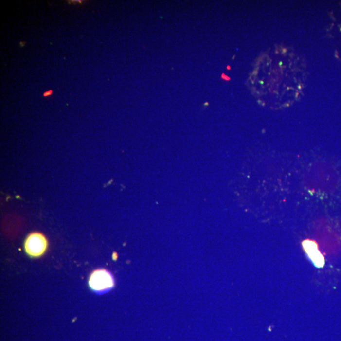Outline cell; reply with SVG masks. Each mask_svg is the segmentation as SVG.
Here are the masks:
<instances>
[{"instance_id": "6da1fadb", "label": "cell", "mask_w": 341, "mask_h": 341, "mask_svg": "<svg viewBox=\"0 0 341 341\" xmlns=\"http://www.w3.org/2000/svg\"><path fill=\"white\" fill-rule=\"evenodd\" d=\"M90 287L99 294L107 293L114 286V279L111 273L103 269H99L92 272L89 279Z\"/></svg>"}, {"instance_id": "277c9868", "label": "cell", "mask_w": 341, "mask_h": 341, "mask_svg": "<svg viewBox=\"0 0 341 341\" xmlns=\"http://www.w3.org/2000/svg\"><path fill=\"white\" fill-rule=\"evenodd\" d=\"M53 94V90H50L47 91V92H44L43 94V97H46L51 96Z\"/></svg>"}, {"instance_id": "3957f363", "label": "cell", "mask_w": 341, "mask_h": 341, "mask_svg": "<svg viewBox=\"0 0 341 341\" xmlns=\"http://www.w3.org/2000/svg\"><path fill=\"white\" fill-rule=\"evenodd\" d=\"M303 247L312 263L318 268H321L325 264V260L318 249V245L314 241L306 239L302 243Z\"/></svg>"}, {"instance_id": "7a4b0ae2", "label": "cell", "mask_w": 341, "mask_h": 341, "mask_svg": "<svg viewBox=\"0 0 341 341\" xmlns=\"http://www.w3.org/2000/svg\"><path fill=\"white\" fill-rule=\"evenodd\" d=\"M24 247L25 251L30 257H41L47 250V239L39 233H33L25 239Z\"/></svg>"}]
</instances>
